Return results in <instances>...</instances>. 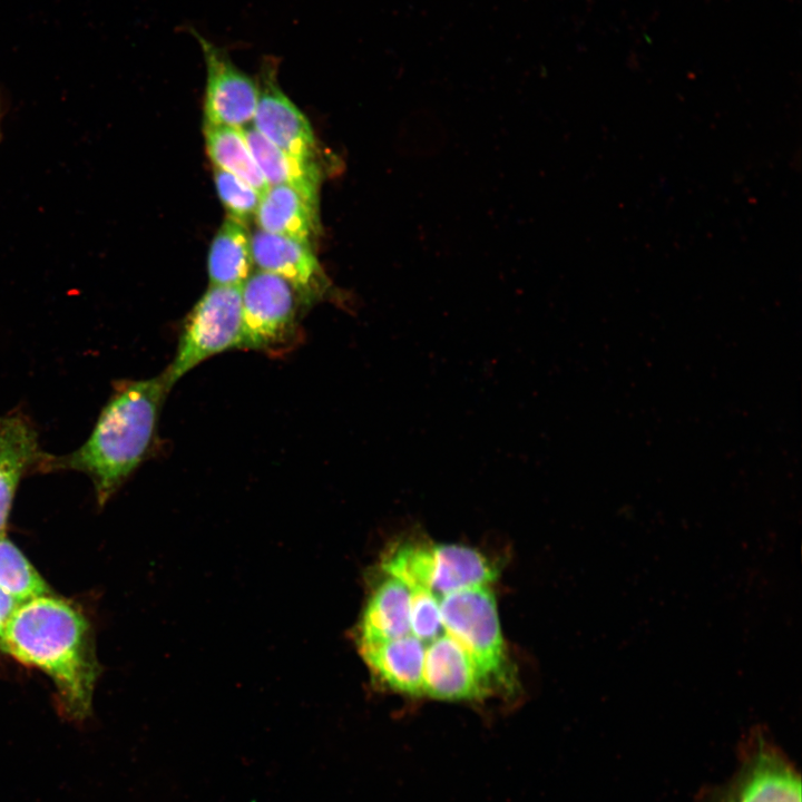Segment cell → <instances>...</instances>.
Instances as JSON below:
<instances>
[{"label": "cell", "mask_w": 802, "mask_h": 802, "mask_svg": "<svg viewBox=\"0 0 802 802\" xmlns=\"http://www.w3.org/2000/svg\"><path fill=\"white\" fill-rule=\"evenodd\" d=\"M424 645L409 634L358 646L368 667L387 686L407 695H423Z\"/></svg>", "instance_id": "13"}, {"label": "cell", "mask_w": 802, "mask_h": 802, "mask_svg": "<svg viewBox=\"0 0 802 802\" xmlns=\"http://www.w3.org/2000/svg\"><path fill=\"white\" fill-rule=\"evenodd\" d=\"M192 35L206 66L205 124L239 129L252 124L258 100L257 82L235 66L225 49L198 31L193 30Z\"/></svg>", "instance_id": "8"}, {"label": "cell", "mask_w": 802, "mask_h": 802, "mask_svg": "<svg viewBox=\"0 0 802 802\" xmlns=\"http://www.w3.org/2000/svg\"><path fill=\"white\" fill-rule=\"evenodd\" d=\"M205 139L216 168L238 177L262 195L268 189L239 128L205 124Z\"/></svg>", "instance_id": "18"}, {"label": "cell", "mask_w": 802, "mask_h": 802, "mask_svg": "<svg viewBox=\"0 0 802 802\" xmlns=\"http://www.w3.org/2000/svg\"><path fill=\"white\" fill-rule=\"evenodd\" d=\"M241 130L267 184L295 189L317 211L320 173L315 163L283 151L264 138L252 124Z\"/></svg>", "instance_id": "14"}, {"label": "cell", "mask_w": 802, "mask_h": 802, "mask_svg": "<svg viewBox=\"0 0 802 802\" xmlns=\"http://www.w3.org/2000/svg\"><path fill=\"white\" fill-rule=\"evenodd\" d=\"M0 648L45 671L69 716L89 713L97 664L88 624L69 604L47 596L20 604L0 637Z\"/></svg>", "instance_id": "2"}, {"label": "cell", "mask_w": 802, "mask_h": 802, "mask_svg": "<svg viewBox=\"0 0 802 802\" xmlns=\"http://www.w3.org/2000/svg\"><path fill=\"white\" fill-rule=\"evenodd\" d=\"M489 681L471 655L446 633L426 647L423 694L447 701L475 700L487 693Z\"/></svg>", "instance_id": "10"}, {"label": "cell", "mask_w": 802, "mask_h": 802, "mask_svg": "<svg viewBox=\"0 0 802 802\" xmlns=\"http://www.w3.org/2000/svg\"><path fill=\"white\" fill-rule=\"evenodd\" d=\"M19 605L16 599L0 588V637Z\"/></svg>", "instance_id": "22"}, {"label": "cell", "mask_w": 802, "mask_h": 802, "mask_svg": "<svg viewBox=\"0 0 802 802\" xmlns=\"http://www.w3.org/2000/svg\"><path fill=\"white\" fill-rule=\"evenodd\" d=\"M443 632L457 640L490 679L503 672L506 651L495 595L488 586L440 597Z\"/></svg>", "instance_id": "5"}, {"label": "cell", "mask_w": 802, "mask_h": 802, "mask_svg": "<svg viewBox=\"0 0 802 802\" xmlns=\"http://www.w3.org/2000/svg\"><path fill=\"white\" fill-rule=\"evenodd\" d=\"M744 762L721 802H801L799 773L762 725L745 739Z\"/></svg>", "instance_id": "7"}, {"label": "cell", "mask_w": 802, "mask_h": 802, "mask_svg": "<svg viewBox=\"0 0 802 802\" xmlns=\"http://www.w3.org/2000/svg\"><path fill=\"white\" fill-rule=\"evenodd\" d=\"M388 576L409 589H426L443 596L463 588L488 586L496 569L478 550L462 545H404L382 563Z\"/></svg>", "instance_id": "3"}, {"label": "cell", "mask_w": 802, "mask_h": 802, "mask_svg": "<svg viewBox=\"0 0 802 802\" xmlns=\"http://www.w3.org/2000/svg\"><path fill=\"white\" fill-rule=\"evenodd\" d=\"M277 62L272 57L262 61L258 100L252 121L268 141L293 156L313 160L315 138L302 111L282 91L276 79Z\"/></svg>", "instance_id": "9"}, {"label": "cell", "mask_w": 802, "mask_h": 802, "mask_svg": "<svg viewBox=\"0 0 802 802\" xmlns=\"http://www.w3.org/2000/svg\"><path fill=\"white\" fill-rule=\"evenodd\" d=\"M169 390L163 373L116 384L87 441L69 454H48L41 471L62 469L86 473L95 486L98 501L104 503L148 453Z\"/></svg>", "instance_id": "1"}, {"label": "cell", "mask_w": 802, "mask_h": 802, "mask_svg": "<svg viewBox=\"0 0 802 802\" xmlns=\"http://www.w3.org/2000/svg\"><path fill=\"white\" fill-rule=\"evenodd\" d=\"M409 590L411 634L428 644L442 635L440 633H444L440 615V596L426 589Z\"/></svg>", "instance_id": "21"}, {"label": "cell", "mask_w": 802, "mask_h": 802, "mask_svg": "<svg viewBox=\"0 0 802 802\" xmlns=\"http://www.w3.org/2000/svg\"><path fill=\"white\" fill-rule=\"evenodd\" d=\"M0 588L19 604L46 596V583L12 542L0 537Z\"/></svg>", "instance_id": "19"}, {"label": "cell", "mask_w": 802, "mask_h": 802, "mask_svg": "<svg viewBox=\"0 0 802 802\" xmlns=\"http://www.w3.org/2000/svg\"><path fill=\"white\" fill-rule=\"evenodd\" d=\"M31 422L20 412L0 417V537H3L11 503L22 476L41 471L47 458Z\"/></svg>", "instance_id": "12"}, {"label": "cell", "mask_w": 802, "mask_h": 802, "mask_svg": "<svg viewBox=\"0 0 802 802\" xmlns=\"http://www.w3.org/2000/svg\"><path fill=\"white\" fill-rule=\"evenodd\" d=\"M241 297L242 349L275 351L294 338L302 300L288 281L256 270L241 285Z\"/></svg>", "instance_id": "6"}, {"label": "cell", "mask_w": 802, "mask_h": 802, "mask_svg": "<svg viewBox=\"0 0 802 802\" xmlns=\"http://www.w3.org/2000/svg\"><path fill=\"white\" fill-rule=\"evenodd\" d=\"M251 250L254 265L288 281L302 302L310 303L326 290L311 244L257 228L251 233Z\"/></svg>", "instance_id": "11"}, {"label": "cell", "mask_w": 802, "mask_h": 802, "mask_svg": "<svg viewBox=\"0 0 802 802\" xmlns=\"http://www.w3.org/2000/svg\"><path fill=\"white\" fill-rule=\"evenodd\" d=\"M411 593L389 576L366 602L358 629V645L381 643L411 634Z\"/></svg>", "instance_id": "15"}, {"label": "cell", "mask_w": 802, "mask_h": 802, "mask_svg": "<svg viewBox=\"0 0 802 802\" xmlns=\"http://www.w3.org/2000/svg\"><path fill=\"white\" fill-rule=\"evenodd\" d=\"M241 285H209L188 314L175 358L163 372L169 389L206 359L242 349Z\"/></svg>", "instance_id": "4"}, {"label": "cell", "mask_w": 802, "mask_h": 802, "mask_svg": "<svg viewBox=\"0 0 802 802\" xmlns=\"http://www.w3.org/2000/svg\"><path fill=\"white\" fill-rule=\"evenodd\" d=\"M218 196L228 216L244 224L255 216L262 194L238 177L215 167Z\"/></svg>", "instance_id": "20"}, {"label": "cell", "mask_w": 802, "mask_h": 802, "mask_svg": "<svg viewBox=\"0 0 802 802\" xmlns=\"http://www.w3.org/2000/svg\"><path fill=\"white\" fill-rule=\"evenodd\" d=\"M253 265L251 233L246 224L227 216L208 253L211 285H242L252 273Z\"/></svg>", "instance_id": "17"}, {"label": "cell", "mask_w": 802, "mask_h": 802, "mask_svg": "<svg viewBox=\"0 0 802 802\" xmlns=\"http://www.w3.org/2000/svg\"><path fill=\"white\" fill-rule=\"evenodd\" d=\"M254 217L260 229L307 244H311L317 224V211L285 185L268 187Z\"/></svg>", "instance_id": "16"}]
</instances>
